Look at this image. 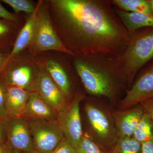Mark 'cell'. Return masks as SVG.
Returning <instances> with one entry per match:
<instances>
[{"instance_id": "obj_33", "label": "cell", "mask_w": 153, "mask_h": 153, "mask_svg": "<svg viewBox=\"0 0 153 153\" xmlns=\"http://www.w3.org/2000/svg\"><path fill=\"white\" fill-rule=\"evenodd\" d=\"M10 153H24L20 151L16 150H12Z\"/></svg>"}, {"instance_id": "obj_32", "label": "cell", "mask_w": 153, "mask_h": 153, "mask_svg": "<svg viewBox=\"0 0 153 153\" xmlns=\"http://www.w3.org/2000/svg\"><path fill=\"white\" fill-rule=\"evenodd\" d=\"M148 1L149 4L151 12L153 15V0H148Z\"/></svg>"}, {"instance_id": "obj_34", "label": "cell", "mask_w": 153, "mask_h": 153, "mask_svg": "<svg viewBox=\"0 0 153 153\" xmlns=\"http://www.w3.org/2000/svg\"><path fill=\"white\" fill-rule=\"evenodd\" d=\"M30 153H41L39 152H37V151H33V152H32Z\"/></svg>"}, {"instance_id": "obj_29", "label": "cell", "mask_w": 153, "mask_h": 153, "mask_svg": "<svg viewBox=\"0 0 153 153\" xmlns=\"http://www.w3.org/2000/svg\"><path fill=\"white\" fill-rule=\"evenodd\" d=\"M141 153H153V138L141 143Z\"/></svg>"}, {"instance_id": "obj_18", "label": "cell", "mask_w": 153, "mask_h": 153, "mask_svg": "<svg viewBox=\"0 0 153 153\" xmlns=\"http://www.w3.org/2000/svg\"><path fill=\"white\" fill-rule=\"evenodd\" d=\"M115 8L128 12L152 15L148 0H111Z\"/></svg>"}, {"instance_id": "obj_19", "label": "cell", "mask_w": 153, "mask_h": 153, "mask_svg": "<svg viewBox=\"0 0 153 153\" xmlns=\"http://www.w3.org/2000/svg\"><path fill=\"white\" fill-rule=\"evenodd\" d=\"M152 127L150 118L147 114H143L134 131L133 138L141 144L152 139Z\"/></svg>"}, {"instance_id": "obj_25", "label": "cell", "mask_w": 153, "mask_h": 153, "mask_svg": "<svg viewBox=\"0 0 153 153\" xmlns=\"http://www.w3.org/2000/svg\"><path fill=\"white\" fill-rule=\"evenodd\" d=\"M51 153H77L76 150L65 137L61 140L60 143Z\"/></svg>"}, {"instance_id": "obj_14", "label": "cell", "mask_w": 153, "mask_h": 153, "mask_svg": "<svg viewBox=\"0 0 153 153\" xmlns=\"http://www.w3.org/2000/svg\"><path fill=\"white\" fill-rule=\"evenodd\" d=\"M48 73L56 85L68 99L72 93V85L66 68L54 59L46 60L44 64Z\"/></svg>"}, {"instance_id": "obj_1", "label": "cell", "mask_w": 153, "mask_h": 153, "mask_svg": "<svg viewBox=\"0 0 153 153\" xmlns=\"http://www.w3.org/2000/svg\"><path fill=\"white\" fill-rule=\"evenodd\" d=\"M53 27L72 56L105 54L120 57L131 33L110 0L47 1Z\"/></svg>"}, {"instance_id": "obj_23", "label": "cell", "mask_w": 153, "mask_h": 153, "mask_svg": "<svg viewBox=\"0 0 153 153\" xmlns=\"http://www.w3.org/2000/svg\"><path fill=\"white\" fill-rule=\"evenodd\" d=\"M16 23L9 22L8 21H4L0 19V47H2L1 45L4 41H6L8 38H10L11 36H13L15 34V25H16Z\"/></svg>"}, {"instance_id": "obj_17", "label": "cell", "mask_w": 153, "mask_h": 153, "mask_svg": "<svg viewBox=\"0 0 153 153\" xmlns=\"http://www.w3.org/2000/svg\"><path fill=\"white\" fill-rule=\"evenodd\" d=\"M85 111L91 124L100 136L106 137L110 131V124L105 116L101 111L90 105L85 106Z\"/></svg>"}, {"instance_id": "obj_10", "label": "cell", "mask_w": 153, "mask_h": 153, "mask_svg": "<svg viewBox=\"0 0 153 153\" xmlns=\"http://www.w3.org/2000/svg\"><path fill=\"white\" fill-rule=\"evenodd\" d=\"M7 124V144L12 149L24 153L36 151L27 121L22 118L9 117Z\"/></svg>"}, {"instance_id": "obj_3", "label": "cell", "mask_w": 153, "mask_h": 153, "mask_svg": "<svg viewBox=\"0 0 153 153\" xmlns=\"http://www.w3.org/2000/svg\"><path fill=\"white\" fill-rule=\"evenodd\" d=\"M120 58L128 83L131 85L138 72L153 59V28H141L131 33Z\"/></svg>"}, {"instance_id": "obj_13", "label": "cell", "mask_w": 153, "mask_h": 153, "mask_svg": "<svg viewBox=\"0 0 153 153\" xmlns=\"http://www.w3.org/2000/svg\"><path fill=\"white\" fill-rule=\"evenodd\" d=\"M37 8L35 13L27 19L24 26L18 34L13 47L9 55L7 65L12 59L19 55L27 48H29L33 41L36 26Z\"/></svg>"}, {"instance_id": "obj_31", "label": "cell", "mask_w": 153, "mask_h": 153, "mask_svg": "<svg viewBox=\"0 0 153 153\" xmlns=\"http://www.w3.org/2000/svg\"><path fill=\"white\" fill-rule=\"evenodd\" d=\"M12 150L7 143L0 144V153H10Z\"/></svg>"}, {"instance_id": "obj_12", "label": "cell", "mask_w": 153, "mask_h": 153, "mask_svg": "<svg viewBox=\"0 0 153 153\" xmlns=\"http://www.w3.org/2000/svg\"><path fill=\"white\" fill-rule=\"evenodd\" d=\"M5 101L9 117L24 118L30 92L15 86H5Z\"/></svg>"}, {"instance_id": "obj_20", "label": "cell", "mask_w": 153, "mask_h": 153, "mask_svg": "<svg viewBox=\"0 0 153 153\" xmlns=\"http://www.w3.org/2000/svg\"><path fill=\"white\" fill-rule=\"evenodd\" d=\"M111 152L112 153H141V144L134 138H123Z\"/></svg>"}, {"instance_id": "obj_9", "label": "cell", "mask_w": 153, "mask_h": 153, "mask_svg": "<svg viewBox=\"0 0 153 153\" xmlns=\"http://www.w3.org/2000/svg\"><path fill=\"white\" fill-rule=\"evenodd\" d=\"M33 91L38 93L58 113L63 111L68 104L67 97L51 78L42 63Z\"/></svg>"}, {"instance_id": "obj_30", "label": "cell", "mask_w": 153, "mask_h": 153, "mask_svg": "<svg viewBox=\"0 0 153 153\" xmlns=\"http://www.w3.org/2000/svg\"><path fill=\"white\" fill-rule=\"evenodd\" d=\"M8 55H4L0 53V73H2L7 66Z\"/></svg>"}, {"instance_id": "obj_7", "label": "cell", "mask_w": 153, "mask_h": 153, "mask_svg": "<svg viewBox=\"0 0 153 153\" xmlns=\"http://www.w3.org/2000/svg\"><path fill=\"white\" fill-rule=\"evenodd\" d=\"M82 98L81 94H76L71 102L58 113L57 120L64 137L75 149L83 135L79 110V103Z\"/></svg>"}, {"instance_id": "obj_22", "label": "cell", "mask_w": 153, "mask_h": 153, "mask_svg": "<svg viewBox=\"0 0 153 153\" xmlns=\"http://www.w3.org/2000/svg\"><path fill=\"white\" fill-rule=\"evenodd\" d=\"M75 150L77 153H106L85 135H82Z\"/></svg>"}, {"instance_id": "obj_21", "label": "cell", "mask_w": 153, "mask_h": 153, "mask_svg": "<svg viewBox=\"0 0 153 153\" xmlns=\"http://www.w3.org/2000/svg\"><path fill=\"white\" fill-rule=\"evenodd\" d=\"M3 3L10 6L15 13L25 12L30 16L34 13L37 7V4L28 0H2Z\"/></svg>"}, {"instance_id": "obj_8", "label": "cell", "mask_w": 153, "mask_h": 153, "mask_svg": "<svg viewBox=\"0 0 153 153\" xmlns=\"http://www.w3.org/2000/svg\"><path fill=\"white\" fill-rule=\"evenodd\" d=\"M138 76L131 87L126 91L122 100L123 108H127L140 103L153 97V59L138 72Z\"/></svg>"}, {"instance_id": "obj_15", "label": "cell", "mask_w": 153, "mask_h": 153, "mask_svg": "<svg viewBox=\"0 0 153 153\" xmlns=\"http://www.w3.org/2000/svg\"><path fill=\"white\" fill-rule=\"evenodd\" d=\"M114 8L118 16L130 33L141 28H153V15L125 12Z\"/></svg>"}, {"instance_id": "obj_5", "label": "cell", "mask_w": 153, "mask_h": 153, "mask_svg": "<svg viewBox=\"0 0 153 153\" xmlns=\"http://www.w3.org/2000/svg\"><path fill=\"white\" fill-rule=\"evenodd\" d=\"M42 63L22 52L10 61L4 71L0 82L5 86H15L33 92Z\"/></svg>"}, {"instance_id": "obj_35", "label": "cell", "mask_w": 153, "mask_h": 153, "mask_svg": "<svg viewBox=\"0 0 153 153\" xmlns=\"http://www.w3.org/2000/svg\"><path fill=\"white\" fill-rule=\"evenodd\" d=\"M108 153H112V152H108Z\"/></svg>"}, {"instance_id": "obj_28", "label": "cell", "mask_w": 153, "mask_h": 153, "mask_svg": "<svg viewBox=\"0 0 153 153\" xmlns=\"http://www.w3.org/2000/svg\"><path fill=\"white\" fill-rule=\"evenodd\" d=\"M7 121L0 118V144L7 143Z\"/></svg>"}, {"instance_id": "obj_16", "label": "cell", "mask_w": 153, "mask_h": 153, "mask_svg": "<svg viewBox=\"0 0 153 153\" xmlns=\"http://www.w3.org/2000/svg\"><path fill=\"white\" fill-rule=\"evenodd\" d=\"M143 111L142 108H134L123 114L118 122V128L123 138H130L140 120Z\"/></svg>"}, {"instance_id": "obj_2", "label": "cell", "mask_w": 153, "mask_h": 153, "mask_svg": "<svg viewBox=\"0 0 153 153\" xmlns=\"http://www.w3.org/2000/svg\"><path fill=\"white\" fill-rule=\"evenodd\" d=\"M70 56L76 73L91 95L113 99L121 82L127 81L120 57L100 53Z\"/></svg>"}, {"instance_id": "obj_4", "label": "cell", "mask_w": 153, "mask_h": 153, "mask_svg": "<svg viewBox=\"0 0 153 153\" xmlns=\"http://www.w3.org/2000/svg\"><path fill=\"white\" fill-rule=\"evenodd\" d=\"M28 49L33 55L46 51H55L72 56L55 32L47 1H39L37 4L34 36Z\"/></svg>"}, {"instance_id": "obj_26", "label": "cell", "mask_w": 153, "mask_h": 153, "mask_svg": "<svg viewBox=\"0 0 153 153\" xmlns=\"http://www.w3.org/2000/svg\"><path fill=\"white\" fill-rule=\"evenodd\" d=\"M0 19H3L9 22L18 24L19 19L15 14L6 10L0 3Z\"/></svg>"}, {"instance_id": "obj_11", "label": "cell", "mask_w": 153, "mask_h": 153, "mask_svg": "<svg viewBox=\"0 0 153 153\" xmlns=\"http://www.w3.org/2000/svg\"><path fill=\"white\" fill-rule=\"evenodd\" d=\"M58 112L38 93L33 91L30 96L24 119L27 120H57Z\"/></svg>"}, {"instance_id": "obj_6", "label": "cell", "mask_w": 153, "mask_h": 153, "mask_svg": "<svg viewBox=\"0 0 153 153\" xmlns=\"http://www.w3.org/2000/svg\"><path fill=\"white\" fill-rule=\"evenodd\" d=\"M35 150L51 153L63 138L64 134L58 120H27Z\"/></svg>"}, {"instance_id": "obj_27", "label": "cell", "mask_w": 153, "mask_h": 153, "mask_svg": "<svg viewBox=\"0 0 153 153\" xmlns=\"http://www.w3.org/2000/svg\"><path fill=\"white\" fill-rule=\"evenodd\" d=\"M145 113L150 118L153 125V97L140 102Z\"/></svg>"}, {"instance_id": "obj_24", "label": "cell", "mask_w": 153, "mask_h": 153, "mask_svg": "<svg viewBox=\"0 0 153 153\" xmlns=\"http://www.w3.org/2000/svg\"><path fill=\"white\" fill-rule=\"evenodd\" d=\"M6 87L0 82V118L7 121L9 117L7 112L5 101Z\"/></svg>"}]
</instances>
